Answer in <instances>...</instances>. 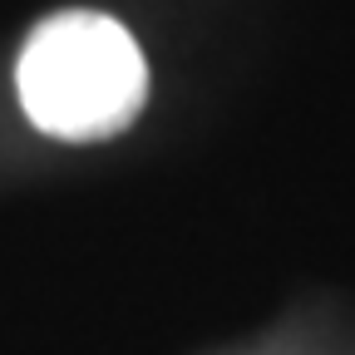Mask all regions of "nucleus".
Masks as SVG:
<instances>
[{
    "mask_svg": "<svg viewBox=\"0 0 355 355\" xmlns=\"http://www.w3.org/2000/svg\"><path fill=\"white\" fill-rule=\"evenodd\" d=\"M15 84L35 128L89 144L133 123L148 94V69L114 15L60 10L30 35Z\"/></svg>",
    "mask_w": 355,
    "mask_h": 355,
    "instance_id": "f257e3e1",
    "label": "nucleus"
}]
</instances>
